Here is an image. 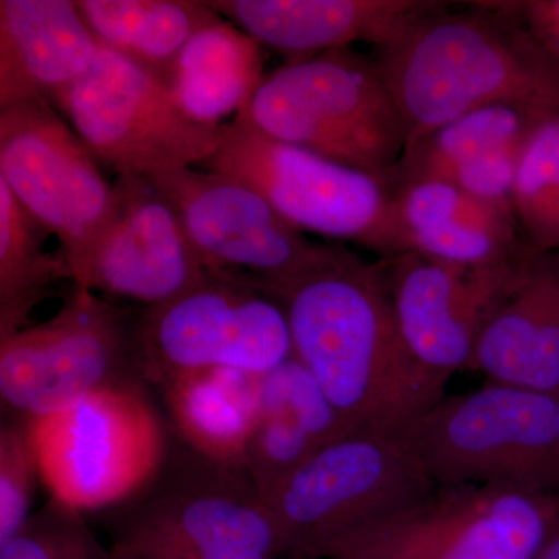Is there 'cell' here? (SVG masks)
Here are the masks:
<instances>
[{"label":"cell","mask_w":559,"mask_h":559,"mask_svg":"<svg viewBox=\"0 0 559 559\" xmlns=\"http://www.w3.org/2000/svg\"><path fill=\"white\" fill-rule=\"evenodd\" d=\"M285 308L294 356L352 432L403 433L444 399L401 337L381 261L341 245L261 288Z\"/></svg>","instance_id":"1"},{"label":"cell","mask_w":559,"mask_h":559,"mask_svg":"<svg viewBox=\"0 0 559 559\" xmlns=\"http://www.w3.org/2000/svg\"><path fill=\"white\" fill-rule=\"evenodd\" d=\"M450 3L374 53L409 140L491 105L559 112V61L510 2Z\"/></svg>","instance_id":"2"},{"label":"cell","mask_w":559,"mask_h":559,"mask_svg":"<svg viewBox=\"0 0 559 559\" xmlns=\"http://www.w3.org/2000/svg\"><path fill=\"white\" fill-rule=\"evenodd\" d=\"M245 112L270 138L388 186L409 140L377 61L353 49L286 62L263 80Z\"/></svg>","instance_id":"3"},{"label":"cell","mask_w":559,"mask_h":559,"mask_svg":"<svg viewBox=\"0 0 559 559\" xmlns=\"http://www.w3.org/2000/svg\"><path fill=\"white\" fill-rule=\"evenodd\" d=\"M437 487L489 485L559 498V396L488 381L444 396L407 429Z\"/></svg>","instance_id":"4"},{"label":"cell","mask_w":559,"mask_h":559,"mask_svg":"<svg viewBox=\"0 0 559 559\" xmlns=\"http://www.w3.org/2000/svg\"><path fill=\"white\" fill-rule=\"evenodd\" d=\"M25 423L50 498L81 513L134 499L167 462L164 425L142 381L109 385Z\"/></svg>","instance_id":"5"},{"label":"cell","mask_w":559,"mask_h":559,"mask_svg":"<svg viewBox=\"0 0 559 559\" xmlns=\"http://www.w3.org/2000/svg\"><path fill=\"white\" fill-rule=\"evenodd\" d=\"M436 488L407 430L348 432L318 448L267 506L289 555L318 559L334 540L417 506Z\"/></svg>","instance_id":"6"},{"label":"cell","mask_w":559,"mask_h":559,"mask_svg":"<svg viewBox=\"0 0 559 559\" xmlns=\"http://www.w3.org/2000/svg\"><path fill=\"white\" fill-rule=\"evenodd\" d=\"M53 102L95 159L119 178L200 167L229 134V123L190 119L167 81L105 46L98 47L90 70Z\"/></svg>","instance_id":"7"},{"label":"cell","mask_w":559,"mask_h":559,"mask_svg":"<svg viewBox=\"0 0 559 559\" xmlns=\"http://www.w3.org/2000/svg\"><path fill=\"white\" fill-rule=\"evenodd\" d=\"M146 380L139 314L73 286L53 318L0 340V396L17 421L69 409L98 390Z\"/></svg>","instance_id":"8"},{"label":"cell","mask_w":559,"mask_h":559,"mask_svg":"<svg viewBox=\"0 0 559 559\" xmlns=\"http://www.w3.org/2000/svg\"><path fill=\"white\" fill-rule=\"evenodd\" d=\"M0 182L57 238L73 286L87 290L92 264L119 213V193L49 100L0 108Z\"/></svg>","instance_id":"9"},{"label":"cell","mask_w":559,"mask_h":559,"mask_svg":"<svg viewBox=\"0 0 559 559\" xmlns=\"http://www.w3.org/2000/svg\"><path fill=\"white\" fill-rule=\"evenodd\" d=\"M153 481L112 520L117 559H277L289 554L245 466L201 457L193 473Z\"/></svg>","instance_id":"10"},{"label":"cell","mask_w":559,"mask_h":559,"mask_svg":"<svg viewBox=\"0 0 559 559\" xmlns=\"http://www.w3.org/2000/svg\"><path fill=\"white\" fill-rule=\"evenodd\" d=\"M143 374L164 388L183 374L263 377L294 358L285 308L250 280L212 271L167 304L139 312Z\"/></svg>","instance_id":"11"},{"label":"cell","mask_w":559,"mask_h":559,"mask_svg":"<svg viewBox=\"0 0 559 559\" xmlns=\"http://www.w3.org/2000/svg\"><path fill=\"white\" fill-rule=\"evenodd\" d=\"M558 525L557 496L437 487L417 506L334 540L320 558L538 559Z\"/></svg>","instance_id":"12"},{"label":"cell","mask_w":559,"mask_h":559,"mask_svg":"<svg viewBox=\"0 0 559 559\" xmlns=\"http://www.w3.org/2000/svg\"><path fill=\"white\" fill-rule=\"evenodd\" d=\"M259 191L283 218L304 231L373 248L389 186L261 132L245 109L229 121L221 148L200 165Z\"/></svg>","instance_id":"13"},{"label":"cell","mask_w":559,"mask_h":559,"mask_svg":"<svg viewBox=\"0 0 559 559\" xmlns=\"http://www.w3.org/2000/svg\"><path fill=\"white\" fill-rule=\"evenodd\" d=\"M148 179L176 209L210 271L241 275L266 288L307 266L322 248L259 191L230 176L186 168Z\"/></svg>","instance_id":"14"},{"label":"cell","mask_w":559,"mask_h":559,"mask_svg":"<svg viewBox=\"0 0 559 559\" xmlns=\"http://www.w3.org/2000/svg\"><path fill=\"white\" fill-rule=\"evenodd\" d=\"M524 253L488 267L454 266L417 253L381 260L404 345L441 388L452 374L469 370L481 326L516 275Z\"/></svg>","instance_id":"15"},{"label":"cell","mask_w":559,"mask_h":559,"mask_svg":"<svg viewBox=\"0 0 559 559\" xmlns=\"http://www.w3.org/2000/svg\"><path fill=\"white\" fill-rule=\"evenodd\" d=\"M114 186L119 213L92 264L87 290L148 308L200 285L212 271L170 201L148 178L121 176Z\"/></svg>","instance_id":"16"},{"label":"cell","mask_w":559,"mask_h":559,"mask_svg":"<svg viewBox=\"0 0 559 559\" xmlns=\"http://www.w3.org/2000/svg\"><path fill=\"white\" fill-rule=\"evenodd\" d=\"M527 248L511 210L443 180L421 179L389 187L371 250L382 259L417 253L454 266L488 267L511 263Z\"/></svg>","instance_id":"17"},{"label":"cell","mask_w":559,"mask_h":559,"mask_svg":"<svg viewBox=\"0 0 559 559\" xmlns=\"http://www.w3.org/2000/svg\"><path fill=\"white\" fill-rule=\"evenodd\" d=\"M447 2L433 0H212L210 9L288 62L369 43L388 46Z\"/></svg>","instance_id":"18"},{"label":"cell","mask_w":559,"mask_h":559,"mask_svg":"<svg viewBox=\"0 0 559 559\" xmlns=\"http://www.w3.org/2000/svg\"><path fill=\"white\" fill-rule=\"evenodd\" d=\"M550 114L520 105L471 110L407 143L389 187L443 180L477 200L511 210V187L522 150Z\"/></svg>","instance_id":"19"},{"label":"cell","mask_w":559,"mask_h":559,"mask_svg":"<svg viewBox=\"0 0 559 559\" xmlns=\"http://www.w3.org/2000/svg\"><path fill=\"white\" fill-rule=\"evenodd\" d=\"M469 370L559 396V252L530 246L481 326Z\"/></svg>","instance_id":"20"},{"label":"cell","mask_w":559,"mask_h":559,"mask_svg":"<svg viewBox=\"0 0 559 559\" xmlns=\"http://www.w3.org/2000/svg\"><path fill=\"white\" fill-rule=\"evenodd\" d=\"M98 47L72 0H0V108L55 100L90 70Z\"/></svg>","instance_id":"21"},{"label":"cell","mask_w":559,"mask_h":559,"mask_svg":"<svg viewBox=\"0 0 559 559\" xmlns=\"http://www.w3.org/2000/svg\"><path fill=\"white\" fill-rule=\"evenodd\" d=\"M263 80L260 44L223 16L191 36L165 79L183 112L204 124L229 123Z\"/></svg>","instance_id":"22"},{"label":"cell","mask_w":559,"mask_h":559,"mask_svg":"<svg viewBox=\"0 0 559 559\" xmlns=\"http://www.w3.org/2000/svg\"><path fill=\"white\" fill-rule=\"evenodd\" d=\"M257 378L235 370L198 371L162 388L173 425L194 454L216 465H245L261 419Z\"/></svg>","instance_id":"23"},{"label":"cell","mask_w":559,"mask_h":559,"mask_svg":"<svg viewBox=\"0 0 559 559\" xmlns=\"http://www.w3.org/2000/svg\"><path fill=\"white\" fill-rule=\"evenodd\" d=\"M81 16L100 46L167 79L191 36L221 14L191 0H80Z\"/></svg>","instance_id":"24"},{"label":"cell","mask_w":559,"mask_h":559,"mask_svg":"<svg viewBox=\"0 0 559 559\" xmlns=\"http://www.w3.org/2000/svg\"><path fill=\"white\" fill-rule=\"evenodd\" d=\"M47 237L49 231L0 182V340L28 326L33 310L55 283H73L61 250H44Z\"/></svg>","instance_id":"25"},{"label":"cell","mask_w":559,"mask_h":559,"mask_svg":"<svg viewBox=\"0 0 559 559\" xmlns=\"http://www.w3.org/2000/svg\"><path fill=\"white\" fill-rule=\"evenodd\" d=\"M524 241L539 252H559V112L530 135L510 194Z\"/></svg>","instance_id":"26"},{"label":"cell","mask_w":559,"mask_h":559,"mask_svg":"<svg viewBox=\"0 0 559 559\" xmlns=\"http://www.w3.org/2000/svg\"><path fill=\"white\" fill-rule=\"evenodd\" d=\"M257 401L261 417L280 415L289 418L319 447L352 432L311 371L296 356L257 378Z\"/></svg>","instance_id":"27"},{"label":"cell","mask_w":559,"mask_h":559,"mask_svg":"<svg viewBox=\"0 0 559 559\" xmlns=\"http://www.w3.org/2000/svg\"><path fill=\"white\" fill-rule=\"evenodd\" d=\"M0 559H117L97 538L84 513L49 499L20 532L0 543Z\"/></svg>","instance_id":"28"},{"label":"cell","mask_w":559,"mask_h":559,"mask_svg":"<svg viewBox=\"0 0 559 559\" xmlns=\"http://www.w3.org/2000/svg\"><path fill=\"white\" fill-rule=\"evenodd\" d=\"M318 448L319 444L289 418L266 415L261 417L249 441L242 466L267 502Z\"/></svg>","instance_id":"29"},{"label":"cell","mask_w":559,"mask_h":559,"mask_svg":"<svg viewBox=\"0 0 559 559\" xmlns=\"http://www.w3.org/2000/svg\"><path fill=\"white\" fill-rule=\"evenodd\" d=\"M40 480L38 455L25 421L10 419L0 429V543L20 532L32 516L33 492Z\"/></svg>","instance_id":"30"},{"label":"cell","mask_w":559,"mask_h":559,"mask_svg":"<svg viewBox=\"0 0 559 559\" xmlns=\"http://www.w3.org/2000/svg\"><path fill=\"white\" fill-rule=\"evenodd\" d=\"M511 10L540 46L559 61V0L510 2Z\"/></svg>","instance_id":"31"},{"label":"cell","mask_w":559,"mask_h":559,"mask_svg":"<svg viewBox=\"0 0 559 559\" xmlns=\"http://www.w3.org/2000/svg\"><path fill=\"white\" fill-rule=\"evenodd\" d=\"M538 559H559V525L550 539L547 540L546 547L540 551Z\"/></svg>","instance_id":"32"},{"label":"cell","mask_w":559,"mask_h":559,"mask_svg":"<svg viewBox=\"0 0 559 559\" xmlns=\"http://www.w3.org/2000/svg\"><path fill=\"white\" fill-rule=\"evenodd\" d=\"M289 559H308V558H304V557H296V555H290V558Z\"/></svg>","instance_id":"33"},{"label":"cell","mask_w":559,"mask_h":559,"mask_svg":"<svg viewBox=\"0 0 559 559\" xmlns=\"http://www.w3.org/2000/svg\"><path fill=\"white\" fill-rule=\"evenodd\" d=\"M337 559H362V558H337Z\"/></svg>","instance_id":"34"}]
</instances>
